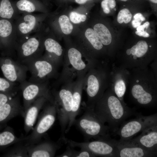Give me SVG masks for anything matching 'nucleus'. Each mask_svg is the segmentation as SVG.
I'll list each match as a JSON object with an SVG mask.
<instances>
[{
	"mask_svg": "<svg viewBox=\"0 0 157 157\" xmlns=\"http://www.w3.org/2000/svg\"><path fill=\"white\" fill-rule=\"evenodd\" d=\"M101 6L104 12L108 14L110 12L109 4L107 0H103L101 3Z\"/></svg>",
	"mask_w": 157,
	"mask_h": 157,
	"instance_id": "obj_38",
	"label": "nucleus"
},
{
	"mask_svg": "<svg viewBox=\"0 0 157 157\" xmlns=\"http://www.w3.org/2000/svg\"><path fill=\"white\" fill-rule=\"evenodd\" d=\"M83 114L75 120V124L81 132L86 141L91 139L96 140L110 138V130L108 126L104 123L95 113L94 109L83 105Z\"/></svg>",
	"mask_w": 157,
	"mask_h": 157,
	"instance_id": "obj_5",
	"label": "nucleus"
},
{
	"mask_svg": "<svg viewBox=\"0 0 157 157\" xmlns=\"http://www.w3.org/2000/svg\"><path fill=\"white\" fill-rule=\"evenodd\" d=\"M62 140H59L57 142L46 141L38 143L26 145L29 157H53L57 151L62 145Z\"/></svg>",
	"mask_w": 157,
	"mask_h": 157,
	"instance_id": "obj_21",
	"label": "nucleus"
},
{
	"mask_svg": "<svg viewBox=\"0 0 157 157\" xmlns=\"http://www.w3.org/2000/svg\"><path fill=\"white\" fill-rule=\"evenodd\" d=\"M95 155L89 150L81 148L79 151L76 150L74 157H94Z\"/></svg>",
	"mask_w": 157,
	"mask_h": 157,
	"instance_id": "obj_35",
	"label": "nucleus"
},
{
	"mask_svg": "<svg viewBox=\"0 0 157 157\" xmlns=\"http://www.w3.org/2000/svg\"><path fill=\"white\" fill-rule=\"evenodd\" d=\"M24 141H21L15 144L14 146L10 149L3 155L6 157H28V155L26 146Z\"/></svg>",
	"mask_w": 157,
	"mask_h": 157,
	"instance_id": "obj_31",
	"label": "nucleus"
},
{
	"mask_svg": "<svg viewBox=\"0 0 157 157\" xmlns=\"http://www.w3.org/2000/svg\"></svg>",
	"mask_w": 157,
	"mask_h": 157,
	"instance_id": "obj_49",
	"label": "nucleus"
},
{
	"mask_svg": "<svg viewBox=\"0 0 157 157\" xmlns=\"http://www.w3.org/2000/svg\"><path fill=\"white\" fill-rule=\"evenodd\" d=\"M49 1V0H42V2L46 6H47L48 3V2Z\"/></svg>",
	"mask_w": 157,
	"mask_h": 157,
	"instance_id": "obj_45",
	"label": "nucleus"
},
{
	"mask_svg": "<svg viewBox=\"0 0 157 157\" xmlns=\"http://www.w3.org/2000/svg\"><path fill=\"white\" fill-rule=\"evenodd\" d=\"M141 132L139 135L126 142L150 151H157V123L148 127Z\"/></svg>",
	"mask_w": 157,
	"mask_h": 157,
	"instance_id": "obj_20",
	"label": "nucleus"
},
{
	"mask_svg": "<svg viewBox=\"0 0 157 157\" xmlns=\"http://www.w3.org/2000/svg\"><path fill=\"white\" fill-rule=\"evenodd\" d=\"M19 89L23 98L24 112L37 99L44 97L49 102L54 103L53 98L49 85V81L42 83H34L25 80L20 83Z\"/></svg>",
	"mask_w": 157,
	"mask_h": 157,
	"instance_id": "obj_13",
	"label": "nucleus"
},
{
	"mask_svg": "<svg viewBox=\"0 0 157 157\" xmlns=\"http://www.w3.org/2000/svg\"><path fill=\"white\" fill-rule=\"evenodd\" d=\"M109 4V8L110 9L114 8L116 6V2L115 0H107Z\"/></svg>",
	"mask_w": 157,
	"mask_h": 157,
	"instance_id": "obj_44",
	"label": "nucleus"
},
{
	"mask_svg": "<svg viewBox=\"0 0 157 157\" xmlns=\"http://www.w3.org/2000/svg\"><path fill=\"white\" fill-rule=\"evenodd\" d=\"M31 74L28 81L42 83L56 78L58 75L57 68L54 64L42 56H38L24 63Z\"/></svg>",
	"mask_w": 157,
	"mask_h": 157,
	"instance_id": "obj_9",
	"label": "nucleus"
},
{
	"mask_svg": "<svg viewBox=\"0 0 157 157\" xmlns=\"http://www.w3.org/2000/svg\"><path fill=\"white\" fill-rule=\"evenodd\" d=\"M129 69L117 64L111 63L109 76V86L115 95L121 100L124 97L129 83Z\"/></svg>",
	"mask_w": 157,
	"mask_h": 157,
	"instance_id": "obj_16",
	"label": "nucleus"
},
{
	"mask_svg": "<svg viewBox=\"0 0 157 157\" xmlns=\"http://www.w3.org/2000/svg\"><path fill=\"white\" fill-rule=\"evenodd\" d=\"M132 17V15L129 10L125 8L121 10L118 13L117 21L120 24L123 22L127 24L131 21Z\"/></svg>",
	"mask_w": 157,
	"mask_h": 157,
	"instance_id": "obj_33",
	"label": "nucleus"
},
{
	"mask_svg": "<svg viewBox=\"0 0 157 157\" xmlns=\"http://www.w3.org/2000/svg\"><path fill=\"white\" fill-rule=\"evenodd\" d=\"M15 95L0 91V109Z\"/></svg>",
	"mask_w": 157,
	"mask_h": 157,
	"instance_id": "obj_36",
	"label": "nucleus"
},
{
	"mask_svg": "<svg viewBox=\"0 0 157 157\" xmlns=\"http://www.w3.org/2000/svg\"><path fill=\"white\" fill-rule=\"evenodd\" d=\"M63 142L72 147H79L87 149L96 156L117 157V149L113 139L110 137L106 139L96 140L92 141L78 142L65 137Z\"/></svg>",
	"mask_w": 157,
	"mask_h": 157,
	"instance_id": "obj_11",
	"label": "nucleus"
},
{
	"mask_svg": "<svg viewBox=\"0 0 157 157\" xmlns=\"http://www.w3.org/2000/svg\"><path fill=\"white\" fill-rule=\"evenodd\" d=\"M51 17L49 22L50 27L58 26L61 32L65 35H69L72 33L74 26L67 15H62L56 18L53 16Z\"/></svg>",
	"mask_w": 157,
	"mask_h": 157,
	"instance_id": "obj_27",
	"label": "nucleus"
},
{
	"mask_svg": "<svg viewBox=\"0 0 157 157\" xmlns=\"http://www.w3.org/2000/svg\"><path fill=\"white\" fill-rule=\"evenodd\" d=\"M14 3L19 14L48 12L47 6L40 0H18L14 1Z\"/></svg>",
	"mask_w": 157,
	"mask_h": 157,
	"instance_id": "obj_25",
	"label": "nucleus"
},
{
	"mask_svg": "<svg viewBox=\"0 0 157 157\" xmlns=\"http://www.w3.org/2000/svg\"><path fill=\"white\" fill-rule=\"evenodd\" d=\"M92 0H60L59 1H72L80 5H84L87 3L89 1Z\"/></svg>",
	"mask_w": 157,
	"mask_h": 157,
	"instance_id": "obj_39",
	"label": "nucleus"
},
{
	"mask_svg": "<svg viewBox=\"0 0 157 157\" xmlns=\"http://www.w3.org/2000/svg\"><path fill=\"white\" fill-rule=\"evenodd\" d=\"M17 83L0 77V91L15 95L19 89Z\"/></svg>",
	"mask_w": 157,
	"mask_h": 157,
	"instance_id": "obj_32",
	"label": "nucleus"
},
{
	"mask_svg": "<svg viewBox=\"0 0 157 157\" xmlns=\"http://www.w3.org/2000/svg\"><path fill=\"white\" fill-rule=\"evenodd\" d=\"M151 2L156 4L157 3V0H149Z\"/></svg>",
	"mask_w": 157,
	"mask_h": 157,
	"instance_id": "obj_46",
	"label": "nucleus"
},
{
	"mask_svg": "<svg viewBox=\"0 0 157 157\" xmlns=\"http://www.w3.org/2000/svg\"><path fill=\"white\" fill-rule=\"evenodd\" d=\"M48 13L39 14L23 13L14 22L17 33V40L23 39L38 31L42 26V22Z\"/></svg>",
	"mask_w": 157,
	"mask_h": 157,
	"instance_id": "obj_14",
	"label": "nucleus"
},
{
	"mask_svg": "<svg viewBox=\"0 0 157 157\" xmlns=\"http://www.w3.org/2000/svg\"><path fill=\"white\" fill-rule=\"evenodd\" d=\"M40 30L44 50L45 51L42 56L58 67L62 62L65 51L61 45L53 37L45 35L43 26Z\"/></svg>",
	"mask_w": 157,
	"mask_h": 157,
	"instance_id": "obj_18",
	"label": "nucleus"
},
{
	"mask_svg": "<svg viewBox=\"0 0 157 157\" xmlns=\"http://www.w3.org/2000/svg\"><path fill=\"white\" fill-rule=\"evenodd\" d=\"M0 68L5 78L20 83L26 80L28 71L26 66L9 56H0Z\"/></svg>",
	"mask_w": 157,
	"mask_h": 157,
	"instance_id": "obj_15",
	"label": "nucleus"
},
{
	"mask_svg": "<svg viewBox=\"0 0 157 157\" xmlns=\"http://www.w3.org/2000/svg\"><path fill=\"white\" fill-rule=\"evenodd\" d=\"M120 0L122 1H126L128 0Z\"/></svg>",
	"mask_w": 157,
	"mask_h": 157,
	"instance_id": "obj_47",
	"label": "nucleus"
},
{
	"mask_svg": "<svg viewBox=\"0 0 157 157\" xmlns=\"http://www.w3.org/2000/svg\"><path fill=\"white\" fill-rule=\"evenodd\" d=\"M135 33L137 35L144 38H148L150 35L146 31H136Z\"/></svg>",
	"mask_w": 157,
	"mask_h": 157,
	"instance_id": "obj_41",
	"label": "nucleus"
},
{
	"mask_svg": "<svg viewBox=\"0 0 157 157\" xmlns=\"http://www.w3.org/2000/svg\"><path fill=\"white\" fill-rule=\"evenodd\" d=\"M57 0V1H59L60 0Z\"/></svg>",
	"mask_w": 157,
	"mask_h": 157,
	"instance_id": "obj_48",
	"label": "nucleus"
},
{
	"mask_svg": "<svg viewBox=\"0 0 157 157\" xmlns=\"http://www.w3.org/2000/svg\"><path fill=\"white\" fill-rule=\"evenodd\" d=\"M93 29L104 46L109 45L111 43V34L105 25L101 23H97L94 25Z\"/></svg>",
	"mask_w": 157,
	"mask_h": 157,
	"instance_id": "obj_30",
	"label": "nucleus"
},
{
	"mask_svg": "<svg viewBox=\"0 0 157 157\" xmlns=\"http://www.w3.org/2000/svg\"><path fill=\"white\" fill-rule=\"evenodd\" d=\"M19 16L13 0H0V18L12 21Z\"/></svg>",
	"mask_w": 157,
	"mask_h": 157,
	"instance_id": "obj_28",
	"label": "nucleus"
},
{
	"mask_svg": "<svg viewBox=\"0 0 157 157\" xmlns=\"http://www.w3.org/2000/svg\"><path fill=\"white\" fill-rule=\"evenodd\" d=\"M134 19L139 20L141 22L144 21L145 19L141 13H139L135 14L133 17Z\"/></svg>",
	"mask_w": 157,
	"mask_h": 157,
	"instance_id": "obj_42",
	"label": "nucleus"
},
{
	"mask_svg": "<svg viewBox=\"0 0 157 157\" xmlns=\"http://www.w3.org/2000/svg\"><path fill=\"white\" fill-rule=\"evenodd\" d=\"M69 17L71 22L75 24H78L84 22L87 19V16L85 15L74 11L70 12Z\"/></svg>",
	"mask_w": 157,
	"mask_h": 157,
	"instance_id": "obj_34",
	"label": "nucleus"
},
{
	"mask_svg": "<svg viewBox=\"0 0 157 157\" xmlns=\"http://www.w3.org/2000/svg\"><path fill=\"white\" fill-rule=\"evenodd\" d=\"M149 67L129 69L128 85L131 98L136 104L144 107H154L157 104L156 73Z\"/></svg>",
	"mask_w": 157,
	"mask_h": 157,
	"instance_id": "obj_1",
	"label": "nucleus"
},
{
	"mask_svg": "<svg viewBox=\"0 0 157 157\" xmlns=\"http://www.w3.org/2000/svg\"><path fill=\"white\" fill-rule=\"evenodd\" d=\"M98 61L85 74L83 90L86 91L87 100L84 105L94 109L97 102L102 97L109 87V76L111 63L107 62Z\"/></svg>",
	"mask_w": 157,
	"mask_h": 157,
	"instance_id": "obj_4",
	"label": "nucleus"
},
{
	"mask_svg": "<svg viewBox=\"0 0 157 157\" xmlns=\"http://www.w3.org/2000/svg\"><path fill=\"white\" fill-rule=\"evenodd\" d=\"M48 101L45 97H40L34 101L24 112V128L26 133L33 130L40 111Z\"/></svg>",
	"mask_w": 157,
	"mask_h": 157,
	"instance_id": "obj_24",
	"label": "nucleus"
},
{
	"mask_svg": "<svg viewBox=\"0 0 157 157\" xmlns=\"http://www.w3.org/2000/svg\"><path fill=\"white\" fill-rule=\"evenodd\" d=\"M150 24L149 22H145L142 25H140L137 28V31H144L145 28L147 29L149 27Z\"/></svg>",
	"mask_w": 157,
	"mask_h": 157,
	"instance_id": "obj_40",
	"label": "nucleus"
},
{
	"mask_svg": "<svg viewBox=\"0 0 157 157\" xmlns=\"http://www.w3.org/2000/svg\"><path fill=\"white\" fill-rule=\"evenodd\" d=\"M134 119L124 122L115 133L120 137V141H128L138 133L148 127L157 123V113L149 116L137 114Z\"/></svg>",
	"mask_w": 157,
	"mask_h": 157,
	"instance_id": "obj_12",
	"label": "nucleus"
},
{
	"mask_svg": "<svg viewBox=\"0 0 157 157\" xmlns=\"http://www.w3.org/2000/svg\"><path fill=\"white\" fill-rule=\"evenodd\" d=\"M151 45L144 40L138 41L126 51V57L115 62L117 65L128 69L134 68L144 69L154 62L153 60L146 57Z\"/></svg>",
	"mask_w": 157,
	"mask_h": 157,
	"instance_id": "obj_7",
	"label": "nucleus"
},
{
	"mask_svg": "<svg viewBox=\"0 0 157 157\" xmlns=\"http://www.w3.org/2000/svg\"><path fill=\"white\" fill-rule=\"evenodd\" d=\"M84 76L77 77L74 81L72 86V107L69 117V123L65 131L69 132L73 125L76 117L79 112L81 103Z\"/></svg>",
	"mask_w": 157,
	"mask_h": 157,
	"instance_id": "obj_22",
	"label": "nucleus"
},
{
	"mask_svg": "<svg viewBox=\"0 0 157 157\" xmlns=\"http://www.w3.org/2000/svg\"><path fill=\"white\" fill-rule=\"evenodd\" d=\"M94 110L104 123L108 124L110 130L115 133L127 118L136 114L134 110L120 100L109 87L96 103Z\"/></svg>",
	"mask_w": 157,
	"mask_h": 157,
	"instance_id": "obj_2",
	"label": "nucleus"
},
{
	"mask_svg": "<svg viewBox=\"0 0 157 157\" xmlns=\"http://www.w3.org/2000/svg\"><path fill=\"white\" fill-rule=\"evenodd\" d=\"M25 137H17L13 129L8 126L0 133V149L6 148L17 143L25 141Z\"/></svg>",
	"mask_w": 157,
	"mask_h": 157,
	"instance_id": "obj_29",
	"label": "nucleus"
},
{
	"mask_svg": "<svg viewBox=\"0 0 157 157\" xmlns=\"http://www.w3.org/2000/svg\"><path fill=\"white\" fill-rule=\"evenodd\" d=\"M44 50L40 28L33 35L17 40L15 48L17 60L23 64L31 58L42 55Z\"/></svg>",
	"mask_w": 157,
	"mask_h": 157,
	"instance_id": "obj_10",
	"label": "nucleus"
},
{
	"mask_svg": "<svg viewBox=\"0 0 157 157\" xmlns=\"http://www.w3.org/2000/svg\"><path fill=\"white\" fill-rule=\"evenodd\" d=\"M17 39L13 21L0 18V47L2 56H11L15 51Z\"/></svg>",
	"mask_w": 157,
	"mask_h": 157,
	"instance_id": "obj_17",
	"label": "nucleus"
},
{
	"mask_svg": "<svg viewBox=\"0 0 157 157\" xmlns=\"http://www.w3.org/2000/svg\"><path fill=\"white\" fill-rule=\"evenodd\" d=\"M117 149V157H153L157 151H151L140 146L113 139Z\"/></svg>",
	"mask_w": 157,
	"mask_h": 157,
	"instance_id": "obj_19",
	"label": "nucleus"
},
{
	"mask_svg": "<svg viewBox=\"0 0 157 157\" xmlns=\"http://www.w3.org/2000/svg\"><path fill=\"white\" fill-rule=\"evenodd\" d=\"M67 44L63 69L58 80L60 83L85 76L89 69L98 61L90 56L77 44Z\"/></svg>",
	"mask_w": 157,
	"mask_h": 157,
	"instance_id": "obj_3",
	"label": "nucleus"
},
{
	"mask_svg": "<svg viewBox=\"0 0 157 157\" xmlns=\"http://www.w3.org/2000/svg\"><path fill=\"white\" fill-rule=\"evenodd\" d=\"M74 81L62 83L63 85L58 91H51L55 104L57 115L61 127L62 140L65 137L72 107V90Z\"/></svg>",
	"mask_w": 157,
	"mask_h": 157,
	"instance_id": "obj_6",
	"label": "nucleus"
},
{
	"mask_svg": "<svg viewBox=\"0 0 157 157\" xmlns=\"http://www.w3.org/2000/svg\"><path fill=\"white\" fill-rule=\"evenodd\" d=\"M141 22L139 20L134 19L132 21V26L134 28H137L141 25Z\"/></svg>",
	"mask_w": 157,
	"mask_h": 157,
	"instance_id": "obj_43",
	"label": "nucleus"
},
{
	"mask_svg": "<svg viewBox=\"0 0 157 157\" xmlns=\"http://www.w3.org/2000/svg\"><path fill=\"white\" fill-rule=\"evenodd\" d=\"M24 112L19 97L15 96L0 109V125L5 124L10 120L19 115L23 117Z\"/></svg>",
	"mask_w": 157,
	"mask_h": 157,
	"instance_id": "obj_23",
	"label": "nucleus"
},
{
	"mask_svg": "<svg viewBox=\"0 0 157 157\" xmlns=\"http://www.w3.org/2000/svg\"><path fill=\"white\" fill-rule=\"evenodd\" d=\"M75 150L67 145L66 150L61 154L57 156L58 157H73Z\"/></svg>",
	"mask_w": 157,
	"mask_h": 157,
	"instance_id": "obj_37",
	"label": "nucleus"
},
{
	"mask_svg": "<svg viewBox=\"0 0 157 157\" xmlns=\"http://www.w3.org/2000/svg\"><path fill=\"white\" fill-rule=\"evenodd\" d=\"M84 34L85 39L83 43L77 44L89 56L88 51L90 47L95 51H99L103 49L104 46L93 28H88L85 29Z\"/></svg>",
	"mask_w": 157,
	"mask_h": 157,
	"instance_id": "obj_26",
	"label": "nucleus"
},
{
	"mask_svg": "<svg viewBox=\"0 0 157 157\" xmlns=\"http://www.w3.org/2000/svg\"><path fill=\"white\" fill-rule=\"evenodd\" d=\"M42 109L37 124L33 128L32 133L25 137L24 142L26 145L40 142L56 121L57 111L55 103L47 102Z\"/></svg>",
	"mask_w": 157,
	"mask_h": 157,
	"instance_id": "obj_8",
	"label": "nucleus"
}]
</instances>
